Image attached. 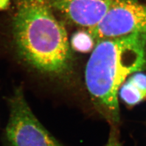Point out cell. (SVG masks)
Instances as JSON below:
<instances>
[{"mask_svg":"<svg viewBox=\"0 0 146 146\" xmlns=\"http://www.w3.org/2000/svg\"><path fill=\"white\" fill-rule=\"evenodd\" d=\"M104 146H124L120 139L118 126L110 125L108 138Z\"/></svg>","mask_w":146,"mask_h":146,"instance_id":"8","label":"cell"},{"mask_svg":"<svg viewBox=\"0 0 146 146\" xmlns=\"http://www.w3.org/2000/svg\"><path fill=\"white\" fill-rule=\"evenodd\" d=\"M121 99L130 106L138 104L146 98V93L129 77L119 91Z\"/></svg>","mask_w":146,"mask_h":146,"instance_id":"6","label":"cell"},{"mask_svg":"<svg viewBox=\"0 0 146 146\" xmlns=\"http://www.w3.org/2000/svg\"><path fill=\"white\" fill-rule=\"evenodd\" d=\"M49 0H18L12 34L18 54L43 74L63 77L72 56L65 26L54 16Z\"/></svg>","mask_w":146,"mask_h":146,"instance_id":"1","label":"cell"},{"mask_svg":"<svg viewBox=\"0 0 146 146\" xmlns=\"http://www.w3.org/2000/svg\"><path fill=\"white\" fill-rule=\"evenodd\" d=\"M114 0H49L54 10L79 26L90 29L100 21Z\"/></svg>","mask_w":146,"mask_h":146,"instance_id":"5","label":"cell"},{"mask_svg":"<svg viewBox=\"0 0 146 146\" xmlns=\"http://www.w3.org/2000/svg\"><path fill=\"white\" fill-rule=\"evenodd\" d=\"M87 31L95 42L133 34H146V4L114 0L99 23Z\"/></svg>","mask_w":146,"mask_h":146,"instance_id":"4","label":"cell"},{"mask_svg":"<svg viewBox=\"0 0 146 146\" xmlns=\"http://www.w3.org/2000/svg\"><path fill=\"white\" fill-rule=\"evenodd\" d=\"M9 0H0V10L6 9L9 5Z\"/></svg>","mask_w":146,"mask_h":146,"instance_id":"9","label":"cell"},{"mask_svg":"<svg viewBox=\"0 0 146 146\" xmlns=\"http://www.w3.org/2000/svg\"><path fill=\"white\" fill-rule=\"evenodd\" d=\"M71 42L73 49L82 53L92 51L96 44L94 39L87 31L77 32L72 35Z\"/></svg>","mask_w":146,"mask_h":146,"instance_id":"7","label":"cell"},{"mask_svg":"<svg viewBox=\"0 0 146 146\" xmlns=\"http://www.w3.org/2000/svg\"><path fill=\"white\" fill-rule=\"evenodd\" d=\"M146 65V34H133L96 42L86 64V88L95 107L110 125L120 122L118 93L130 76Z\"/></svg>","mask_w":146,"mask_h":146,"instance_id":"2","label":"cell"},{"mask_svg":"<svg viewBox=\"0 0 146 146\" xmlns=\"http://www.w3.org/2000/svg\"><path fill=\"white\" fill-rule=\"evenodd\" d=\"M6 138L9 146H65L35 117L20 88L15 90L10 99Z\"/></svg>","mask_w":146,"mask_h":146,"instance_id":"3","label":"cell"}]
</instances>
